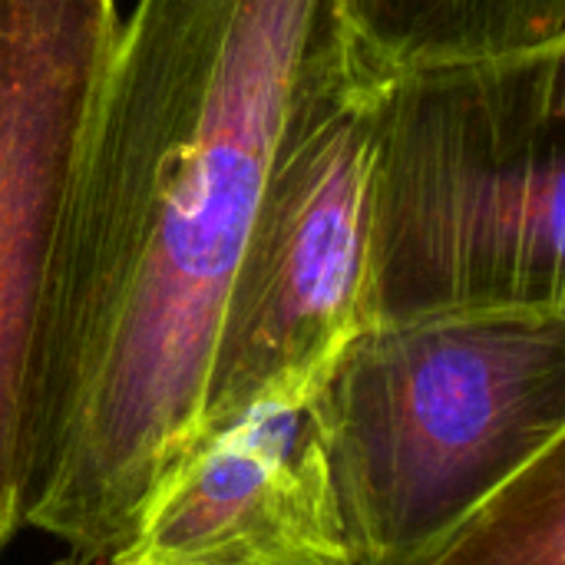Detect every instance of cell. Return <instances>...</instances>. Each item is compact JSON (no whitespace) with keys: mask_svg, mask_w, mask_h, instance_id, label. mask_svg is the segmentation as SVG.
<instances>
[{"mask_svg":"<svg viewBox=\"0 0 565 565\" xmlns=\"http://www.w3.org/2000/svg\"><path fill=\"white\" fill-rule=\"evenodd\" d=\"M338 0H136L79 146L43 311L23 526L106 565L199 444L275 149Z\"/></svg>","mask_w":565,"mask_h":565,"instance_id":"cell-1","label":"cell"},{"mask_svg":"<svg viewBox=\"0 0 565 565\" xmlns=\"http://www.w3.org/2000/svg\"><path fill=\"white\" fill-rule=\"evenodd\" d=\"M565 43L394 66L374 149L371 324L565 311Z\"/></svg>","mask_w":565,"mask_h":565,"instance_id":"cell-2","label":"cell"},{"mask_svg":"<svg viewBox=\"0 0 565 565\" xmlns=\"http://www.w3.org/2000/svg\"><path fill=\"white\" fill-rule=\"evenodd\" d=\"M308 404L354 565H417L565 437V311L371 324Z\"/></svg>","mask_w":565,"mask_h":565,"instance_id":"cell-3","label":"cell"},{"mask_svg":"<svg viewBox=\"0 0 565 565\" xmlns=\"http://www.w3.org/2000/svg\"><path fill=\"white\" fill-rule=\"evenodd\" d=\"M391 70L344 13L315 46L232 275L195 450L255 407L308 401L371 328L374 149Z\"/></svg>","mask_w":565,"mask_h":565,"instance_id":"cell-4","label":"cell"},{"mask_svg":"<svg viewBox=\"0 0 565 565\" xmlns=\"http://www.w3.org/2000/svg\"><path fill=\"white\" fill-rule=\"evenodd\" d=\"M119 0H0V556L23 530L53 252Z\"/></svg>","mask_w":565,"mask_h":565,"instance_id":"cell-5","label":"cell"},{"mask_svg":"<svg viewBox=\"0 0 565 565\" xmlns=\"http://www.w3.org/2000/svg\"><path fill=\"white\" fill-rule=\"evenodd\" d=\"M106 565H354L311 404L255 407L209 437Z\"/></svg>","mask_w":565,"mask_h":565,"instance_id":"cell-6","label":"cell"},{"mask_svg":"<svg viewBox=\"0 0 565 565\" xmlns=\"http://www.w3.org/2000/svg\"><path fill=\"white\" fill-rule=\"evenodd\" d=\"M364 50L391 66L565 43V0H338Z\"/></svg>","mask_w":565,"mask_h":565,"instance_id":"cell-7","label":"cell"},{"mask_svg":"<svg viewBox=\"0 0 565 565\" xmlns=\"http://www.w3.org/2000/svg\"><path fill=\"white\" fill-rule=\"evenodd\" d=\"M417 565H565V437L483 497Z\"/></svg>","mask_w":565,"mask_h":565,"instance_id":"cell-8","label":"cell"},{"mask_svg":"<svg viewBox=\"0 0 565 565\" xmlns=\"http://www.w3.org/2000/svg\"><path fill=\"white\" fill-rule=\"evenodd\" d=\"M63 565H86V563H76V559H70V563H63Z\"/></svg>","mask_w":565,"mask_h":565,"instance_id":"cell-9","label":"cell"}]
</instances>
